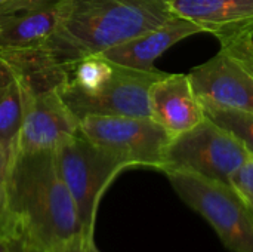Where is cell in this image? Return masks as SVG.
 I'll list each match as a JSON object with an SVG mask.
<instances>
[{"label": "cell", "mask_w": 253, "mask_h": 252, "mask_svg": "<svg viewBox=\"0 0 253 252\" xmlns=\"http://www.w3.org/2000/svg\"><path fill=\"white\" fill-rule=\"evenodd\" d=\"M10 159V149L0 141V184H3Z\"/></svg>", "instance_id": "19"}, {"label": "cell", "mask_w": 253, "mask_h": 252, "mask_svg": "<svg viewBox=\"0 0 253 252\" xmlns=\"http://www.w3.org/2000/svg\"><path fill=\"white\" fill-rule=\"evenodd\" d=\"M221 48L225 49L233 58H236L253 76V34L227 40L221 43Z\"/></svg>", "instance_id": "16"}, {"label": "cell", "mask_w": 253, "mask_h": 252, "mask_svg": "<svg viewBox=\"0 0 253 252\" xmlns=\"http://www.w3.org/2000/svg\"><path fill=\"white\" fill-rule=\"evenodd\" d=\"M251 208H252V211H253V205H251Z\"/></svg>", "instance_id": "24"}, {"label": "cell", "mask_w": 253, "mask_h": 252, "mask_svg": "<svg viewBox=\"0 0 253 252\" xmlns=\"http://www.w3.org/2000/svg\"><path fill=\"white\" fill-rule=\"evenodd\" d=\"M56 3L49 0L39 6L0 16V52H27L47 45L56 25Z\"/></svg>", "instance_id": "13"}, {"label": "cell", "mask_w": 253, "mask_h": 252, "mask_svg": "<svg viewBox=\"0 0 253 252\" xmlns=\"http://www.w3.org/2000/svg\"><path fill=\"white\" fill-rule=\"evenodd\" d=\"M231 186L245 198L249 205H253V157L231 177Z\"/></svg>", "instance_id": "17"}, {"label": "cell", "mask_w": 253, "mask_h": 252, "mask_svg": "<svg viewBox=\"0 0 253 252\" xmlns=\"http://www.w3.org/2000/svg\"><path fill=\"white\" fill-rule=\"evenodd\" d=\"M87 252H101L99 250H98V248H96V245H95V241L87 244Z\"/></svg>", "instance_id": "22"}, {"label": "cell", "mask_w": 253, "mask_h": 252, "mask_svg": "<svg viewBox=\"0 0 253 252\" xmlns=\"http://www.w3.org/2000/svg\"><path fill=\"white\" fill-rule=\"evenodd\" d=\"M0 252H21L18 250V247L12 242V241H9L7 238H4V236H1L0 235Z\"/></svg>", "instance_id": "21"}, {"label": "cell", "mask_w": 253, "mask_h": 252, "mask_svg": "<svg viewBox=\"0 0 253 252\" xmlns=\"http://www.w3.org/2000/svg\"><path fill=\"white\" fill-rule=\"evenodd\" d=\"M80 131L90 141L123 156L132 168L159 171L172 140L151 117L87 116L80 120Z\"/></svg>", "instance_id": "7"}, {"label": "cell", "mask_w": 253, "mask_h": 252, "mask_svg": "<svg viewBox=\"0 0 253 252\" xmlns=\"http://www.w3.org/2000/svg\"><path fill=\"white\" fill-rule=\"evenodd\" d=\"M87 244H89L87 241L79 239L74 244H71L68 248H65V250H62V251L59 252H87Z\"/></svg>", "instance_id": "20"}, {"label": "cell", "mask_w": 253, "mask_h": 252, "mask_svg": "<svg viewBox=\"0 0 253 252\" xmlns=\"http://www.w3.org/2000/svg\"><path fill=\"white\" fill-rule=\"evenodd\" d=\"M49 0H0V16L39 6Z\"/></svg>", "instance_id": "18"}, {"label": "cell", "mask_w": 253, "mask_h": 252, "mask_svg": "<svg viewBox=\"0 0 253 252\" xmlns=\"http://www.w3.org/2000/svg\"><path fill=\"white\" fill-rule=\"evenodd\" d=\"M53 156L76 202L83 236L87 242H93L96 214L104 193L122 171L132 166L119 153L86 138L82 131L67 137L53 150Z\"/></svg>", "instance_id": "3"}, {"label": "cell", "mask_w": 253, "mask_h": 252, "mask_svg": "<svg viewBox=\"0 0 253 252\" xmlns=\"http://www.w3.org/2000/svg\"><path fill=\"white\" fill-rule=\"evenodd\" d=\"M206 117L234 134L253 157V113L203 105Z\"/></svg>", "instance_id": "15"}, {"label": "cell", "mask_w": 253, "mask_h": 252, "mask_svg": "<svg viewBox=\"0 0 253 252\" xmlns=\"http://www.w3.org/2000/svg\"><path fill=\"white\" fill-rule=\"evenodd\" d=\"M80 132V120L58 89L36 91L28 85L21 128L12 150L53 151L67 137Z\"/></svg>", "instance_id": "8"}, {"label": "cell", "mask_w": 253, "mask_h": 252, "mask_svg": "<svg viewBox=\"0 0 253 252\" xmlns=\"http://www.w3.org/2000/svg\"><path fill=\"white\" fill-rule=\"evenodd\" d=\"M205 33V30L188 18L173 15L162 25L139 34L127 42L113 46L98 55L105 59L142 71H157L154 61L178 42Z\"/></svg>", "instance_id": "11"}, {"label": "cell", "mask_w": 253, "mask_h": 252, "mask_svg": "<svg viewBox=\"0 0 253 252\" xmlns=\"http://www.w3.org/2000/svg\"><path fill=\"white\" fill-rule=\"evenodd\" d=\"M173 16L170 0H58L44 50L70 73L83 58L150 31Z\"/></svg>", "instance_id": "2"}, {"label": "cell", "mask_w": 253, "mask_h": 252, "mask_svg": "<svg viewBox=\"0 0 253 252\" xmlns=\"http://www.w3.org/2000/svg\"><path fill=\"white\" fill-rule=\"evenodd\" d=\"M150 117L172 138L206 119L205 108L196 95L188 74L168 73L157 79L148 94Z\"/></svg>", "instance_id": "10"}, {"label": "cell", "mask_w": 253, "mask_h": 252, "mask_svg": "<svg viewBox=\"0 0 253 252\" xmlns=\"http://www.w3.org/2000/svg\"><path fill=\"white\" fill-rule=\"evenodd\" d=\"M251 157L249 150L234 134L206 117L193 129L170 140L160 171H184L231 184V177Z\"/></svg>", "instance_id": "5"}, {"label": "cell", "mask_w": 253, "mask_h": 252, "mask_svg": "<svg viewBox=\"0 0 253 252\" xmlns=\"http://www.w3.org/2000/svg\"><path fill=\"white\" fill-rule=\"evenodd\" d=\"M28 85L22 70L0 53V141L10 150L21 128Z\"/></svg>", "instance_id": "14"}, {"label": "cell", "mask_w": 253, "mask_h": 252, "mask_svg": "<svg viewBox=\"0 0 253 252\" xmlns=\"http://www.w3.org/2000/svg\"><path fill=\"white\" fill-rule=\"evenodd\" d=\"M202 105L253 113V76L225 49L190 70Z\"/></svg>", "instance_id": "9"}, {"label": "cell", "mask_w": 253, "mask_h": 252, "mask_svg": "<svg viewBox=\"0 0 253 252\" xmlns=\"http://www.w3.org/2000/svg\"><path fill=\"white\" fill-rule=\"evenodd\" d=\"M166 74L162 70L142 71L110 61L107 73L90 89H80L68 80L58 92L79 120L87 116L150 117V88Z\"/></svg>", "instance_id": "6"}, {"label": "cell", "mask_w": 253, "mask_h": 252, "mask_svg": "<svg viewBox=\"0 0 253 252\" xmlns=\"http://www.w3.org/2000/svg\"><path fill=\"white\" fill-rule=\"evenodd\" d=\"M0 235L21 252H59L84 239L76 202L58 171L53 151L10 150Z\"/></svg>", "instance_id": "1"}, {"label": "cell", "mask_w": 253, "mask_h": 252, "mask_svg": "<svg viewBox=\"0 0 253 252\" xmlns=\"http://www.w3.org/2000/svg\"><path fill=\"white\" fill-rule=\"evenodd\" d=\"M1 199H3V184H0V205H1Z\"/></svg>", "instance_id": "23"}, {"label": "cell", "mask_w": 253, "mask_h": 252, "mask_svg": "<svg viewBox=\"0 0 253 252\" xmlns=\"http://www.w3.org/2000/svg\"><path fill=\"white\" fill-rule=\"evenodd\" d=\"M173 15L213 34L219 43L253 34V0H170Z\"/></svg>", "instance_id": "12"}, {"label": "cell", "mask_w": 253, "mask_h": 252, "mask_svg": "<svg viewBox=\"0 0 253 252\" xmlns=\"http://www.w3.org/2000/svg\"><path fill=\"white\" fill-rule=\"evenodd\" d=\"M170 186L191 209L200 214L231 252H253V211L231 186L197 174L166 172Z\"/></svg>", "instance_id": "4"}]
</instances>
